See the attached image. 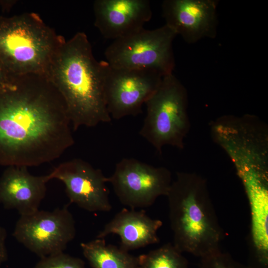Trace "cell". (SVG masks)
Wrapping results in <instances>:
<instances>
[{"instance_id":"cell-13","label":"cell","mask_w":268,"mask_h":268,"mask_svg":"<svg viewBox=\"0 0 268 268\" xmlns=\"http://www.w3.org/2000/svg\"><path fill=\"white\" fill-rule=\"evenodd\" d=\"M93 7L95 27L105 38L113 40L142 29L152 15L148 0H96Z\"/></svg>"},{"instance_id":"cell-18","label":"cell","mask_w":268,"mask_h":268,"mask_svg":"<svg viewBox=\"0 0 268 268\" xmlns=\"http://www.w3.org/2000/svg\"><path fill=\"white\" fill-rule=\"evenodd\" d=\"M33 268H86L81 259L64 252L40 258Z\"/></svg>"},{"instance_id":"cell-6","label":"cell","mask_w":268,"mask_h":268,"mask_svg":"<svg viewBox=\"0 0 268 268\" xmlns=\"http://www.w3.org/2000/svg\"><path fill=\"white\" fill-rule=\"evenodd\" d=\"M145 104L146 114L139 134L159 154L165 145L184 149L191 122L188 92L181 82L173 73L164 76Z\"/></svg>"},{"instance_id":"cell-1","label":"cell","mask_w":268,"mask_h":268,"mask_svg":"<svg viewBox=\"0 0 268 268\" xmlns=\"http://www.w3.org/2000/svg\"><path fill=\"white\" fill-rule=\"evenodd\" d=\"M61 94L45 76L13 75L0 84V165L36 166L74 142Z\"/></svg>"},{"instance_id":"cell-15","label":"cell","mask_w":268,"mask_h":268,"mask_svg":"<svg viewBox=\"0 0 268 268\" xmlns=\"http://www.w3.org/2000/svg\"><path fill=\"white\" fill-rule=\"evenodd\" d=\"M162 221L149 217L144 210L123 208L107 223L96 238L119 236L122 249L129 252L159 242L158 231Z\"/></svg>"},{"instance_id":"cell-3","label":"cell","mask_w":268,"mask_h":268,"mask_svg":"<svg viewBox=\"0 0 268 268\" xmlns=\"http://www.w3.org/2000/svg\"><path fill=\"white\" fill-rule=\"evenodd\" d=\"M166 197L172 244L179 251L201 258L221 250L224 233L205 178L177 172Z\"/></svg>"},{"instance_id":"cell-8","label":"cell","mask_w":268,"mask_h":268,"mask_svg":"<svg viewBox=\"0 0 268 268\" xmlns=\"http://www.w3.org/2000/svg\"><path fill=\"white\" fill-rule=\"evenodd\" d=\"M120 202L131 209L152 205L159 197L166 196L172 184L171 171L133 158L118 162L107 177Z\"/></svg>"},{"instance_id":"cell-20","label":"cell","mask_w":268,"mask_h":268,"mask_svg":"<svg viewBox=\"0 0 268 268\" xmlns=\"http://www.w3.org/2000/svg\"><path fill=\"white\" fill-rule=\"evenodd\" d=\"M6 232L0 226V267L6 260L7 253L6 247Z\"/></svg>"},{"instance_id":"cell-4","label":"cell","mask_w":268,"mask_h":268,"mask_svg":"<svg viewBox=\"0 0 268 268\" xmlns=\"http://www.w3.org/2000/svg\"><path fill=\"white\" fill-rule=\"evenodd\" d=\"M65 41L36 13L0 17V62L10 76L46 77Z\"/></svg>"},{"instance_id":"cell-2","label":"cell","mask_w":268,"mask_h":268,"mask_svg":"<svg viewBox=\"0 0 268 268\" xmlns=\"http://www.w3.org/2000/svg\"><path fill=\"white\" fill-rule=\"evenodd\" d=\"M92 50L87 35L77 32L60 46L46 76L62 97L74 131L112 120L105 91L109 65Z\"/></svg>"},{"instance_id":"cell-19","label":"cell","mask_w":268,"mask_h":268,"mask_svg":"<svg viewBox=\"0 0 268 268\" xmlns=\"http://www.w3.org/2000/svg\"><path fill=\"white\" fill-rule=\"evenodd\" d=\"M200 268H251L234 260L228 253L219 250L200 258Z\"/></svg>"},{"instance_id":"cell-10","label":"cell","mask_w":268,"mask_h":268,"mask_svg":"<svg viewBox=\"0 0 268 268\" xmlns=\"http://www.w3.org/2000/svg\"><path fill=\"white\" fill-rule=\"evenodd\" d=\"M163 77L154 71L115 68L109 65L105 91L111 118L119 120L142 113V105L158 88Z\"/></svg>"},{"instance_id":"cell-12","label":"cell","mask_w":268,"mask_h":268,"mask_svg":"<svg viewBox=\"0 0 268 268\" xmlns=\"http://www.w3.org/2000/svg\"><path fill=\"white\" fill-rule=\"evenodd\" d=\"M216 0H165L162 16L165 25L189 44L215 38L218 20Z\"/></svg>"},{"instance_id":"cell-5","label":"cell","mask_w":268,"mask_h":268,"mask_svg":"<svg viewBox=\"0 0 268 268\" xmlns=\"http://www.w3.org/2000/svg\"><path fill=\"white\" fill-rule=\"evenodd\" d=\"M211 138L224 151L243 186L268 183V127L258 116L224 115L209 123Z\"/></svg>"},{"instance_id":"cell-14","label":"cell","mask_w":268,"mask_h":268,"mask_svg":"<svg viewBox=\"0 0 268 268\" xmlns=\"http://www.w3.org/2000/svg\"><path fill=\"white\" fill-rule=\"evenodd\" d=\"M27 167H7L0 176V203L20 215L39 210L47 191V176H35Z\"/></svg>"},{"instance_id":"cell-9","label":"cell","mask_w":268,"mask_h":268,"mask_svg":"<svg viewBox=\"0 0 268 268\" xmlns=\"http://www.w3.org/2000/svg\"><path fill=\"white\" fill-rule=\"evenodd\" d=\"M75 222L67 206L20 215L13 236L40 258L64 252L75 237Z\"/></svg>"},{"instance_id":"cell-21","label":"cell","mask_w":268,"mask_h":268,"mask_svg":"<svg viewBox=\"0 0 268 268\" xmlns=\"http://www.w3.org/2000/svg\"><path fill=\"white\" fill-rule=\"evenodd\" d=\"M12 77L6 72L0 62V84H5L8 83Z\"/></svg>"},{"instance_id":"cell-17","label":"cell","mask_w":268,"mask_h":268,"mask_svg":"<svg viewBox=\"0 0 268 268\" xmlns=\"http://www.w3.org/2000/svg\"><path fill=\"white\" fill-rule=\"evenodd\" d=\"M139 268H188V262L171 243L137 257Z\"/></svg>"},{"instance_id":"cell-7","label":"cell","mask_w":268,"mask_h":268,"mask_svg":"<svg viewBox=\"0 0 268 268\" xmlns=\"http://www.w3.org/2000/svg\"><path fill=\"white\" fill-rule=\"evenodd\" d=\"M176 36L165 24L153 30L143 28L114 40L105 50L106 62L115 68L149 70L163 76L173 73V42Z\"/></svg>"},{"instance_id":"cell-16","label":"cell","mask_w":268,"mask_h":268,"mask_svg":"<svg viewBox=\"0 0 268 268\" xmlns=\"http://www.w3.org/2000/svg\"><path fill=\"white\" fill-rule=\"evenodd\" d=\"M80 247L92 268H139L137 257L120 247L106 244L104 238L81 243Z\"/></svg>"},{"instance_id":"cell-11","label":"cell","mask_w":268,"mask_h":268,"mask_svg":"<svg viewBox=\"0 0 268 268\" xmlns=\"http://www.w3.org/2000/svg\"><path fill=\"white\" fill-rule=\"evenodd\" d=\"M62 182L71 203L90 212H108L112 205L107 177L102 171L81 159H73L61 163L47 175Z\"/></svg>"}]
</instances>
